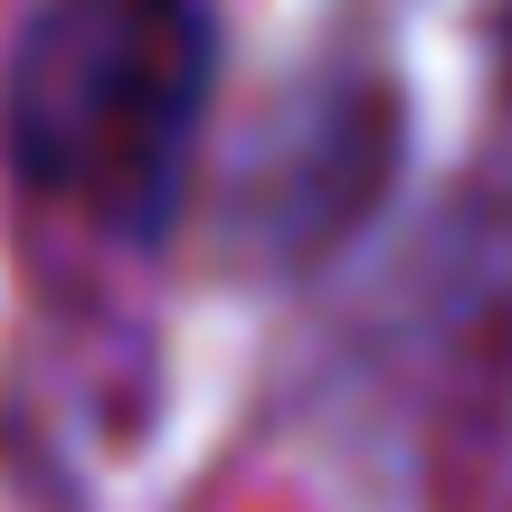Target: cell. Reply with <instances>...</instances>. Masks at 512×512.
Instances as JSON below:
<instances>
[{
	"mask_svg": "<svg viewBox=\"0 0 512 512\" xmlns=\"http://www.w3.org/2000/svg\"><path fill=\"white\" fill-rule=\"evenodd\" d=\"M209 105V19L190 0H38L10 57V162L29 190L152 228Z\"/></svg>",
	"mask_w": 512,
	"mask_h": 512,
	"instance_id": "6da1fadb",
	"label": "cell"
}]
</instances>
